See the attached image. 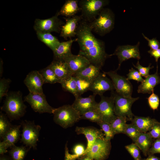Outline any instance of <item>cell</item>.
<instances>
[{
  "label": "cell",
  "instance_id": "cell-35",
  "mask_svg": "<svg viewBox=\"0 0 160 160\" xmlns=\"http://www.w3.org/2000/svg\"><path fill=\"white\" fill-rule=\"evenodd\" d=\"M75 77L76 81L77 93L79 96H81L90 90L92 82L80 78Z\"/></svg>",
  "mask_w": 160,
  "mask_h": 160
},
{
  "label": "cell",
  "instance_id": "cell-38",
  "mask_svg": "<svg viewBox=\"0 0 160 160\" xmlns=\"http://www.w3.org/2000/svg\"><path fill=\"white\" fill-rule=\"evenodd\" d=\"M11 82V80L4 78L0 79V102L1 101L3 97L6 96L8 93L9 85Z\"/></svg>",
  "mask_w": 160,
  "mask_h": 160
},
{
  "label": "cell",
  "instance_id": "cell-7",
  "mask_svg": "<svg viewBox=\"0 0 160 160\" xmlns=\"http://www.w3.org/2000/svg\"><path fill=\"white\" fill-rule=\"evenodd\" d=\"M22 127L21 140L25 146L36 149L39 140L41 127L34 121L25 120L21 123Z\"/></svg>",
  "mask_w": 160,
  "mask_h": 160
},
{
  "label": "cell",
  "instance_id": "cell-11",
  "mask_svg": "<svg viewBox=\"0 0 160 160\" xmlns=\"http://www.w3.org/2000/svg\"><path fill=\"white\" fill-rule=\"evenodd\" d=\"M56 15L45 19H36L33 26L36 33H50L55 32L60 33L62 26L64 23Z\"/></svg>",
  "mask_w": 160,
  "mask_h": 160
},
{
  "label": "cell",
  "instance_id": "cell-34",
  "mask_svg": "<svg viewBox=\"0 0 160 160\" xmlns=\"http://www.w3.org/2000/svg\"><path fill=\"white\" fill-rule=\"evenodd\" d=\"M26 146L23 145L17 146L14 145L11 148L10 154L13 160H23L28 149Z\"/></svg>",
  "mask_w": 160,
  "mask_h": 160
},
{
  "label": "cell",
  "instance_id": "cell-53",
  "mask_svg": "<svg viewBox=\"0 0 160 160\" xmlns=\"http://www.w3.org/2000/svg\"><path fill=\"white\" fill-rule=\"evenodd\" d=\"M1 160H8L7 159H6L3 158V159H2Z\"/></svg>",
  "mask_w": 160,
  "mask_h": 160
},
{
  "label": "cell",
  "instance_id": "cell-4",
  "mask_svg": "<svg viewBox=\"0 0 160 160\" xmlns=\"http://www.w3.org/2000/svg\"><path fill=\"white\" fill-rule=\"evenodd\" d=\"M89 23L92 30L98 35L103 36L111 31L114 27V14L110 9L104 8L98 17Z\"/></svg>",
  "mask_w": 160,
  "mask_h": 160
},
{
  "label": "cell",
  "instance_id": "cell-29",
  "mask_svg": "<svg viewBox=\"0 0 160 160\" xmlns=\"http://www.w3.org/2000/svg\"><path fill=\"white\" fill-rule=\"evenodd\" d=\"M60 84L64 91L72 93L75 97L79 96L77 93L76 81L75 76H71L62 81Z\"/></svg>",
  "mask_w": 160,
  "mask_h": 160
},
{
  "label": "cell",
  "instance_id": "cell-46",
  "mask_svg": "<svg viewBox=\"0 0 160 160\" xmlns=\"http://www.w3.org/2000/svg\"><path fill=\"white\" fill-rule=\"evenodd\" d=\"M86 149L83 145L81 144L76 145L73 148L74 154L79 157L83 156L85 153Z\"/></svg>",
  "mask_w": 160,
  "mask_h": 160
},
{
  "label": "cell",
  "instance_id": "cell-30",
  "mask_svg": "<svg viewBox=\"0 0 160 160\" xmlns=\"http://www.w3.org/2000/svg\"><path fill=\"white\" fill-rule=\"evenodd\" d=\"M39 71L43 79L44 84H54L57 83H60V81L57 77L49 65Z\"/></svg>",
  "mask_w": 160,
  "mask_h": 160
},
{
  "label": "cell",
  "instance_id": "cell-49",
  "mask_svg": "<svg viewBox=\"0 0 160 160\" xmlns=\"http://www.w3.org/2000/svg\"><path fill=\"white\" fill-rule=\"evenodd\" d=\"M7 147L5 144L2 141L0 142V154H3L7 152Z\"/></svg>",
  "mask_w": 160,
  "mask_h": 160
},
{
  "label": "cell",
  "instance_id": "cell-33",
  "mask_svg": "<svg viewBox=\"0 0 160 160\" xmlns=\"http://www.w3.org/2000/svg\"><path fill=\"white\" fill-rule=\"evenodd\" d=\"M80 119L88 120L97 124L103 121L101 115L97 108L87 111L81 116Z\"/></svg>",
  "mask_w": 160,
  "mask_h": 160
},
{
  "label": "cell",
  "instance_id": "cell-28",
  "mask_svg": "<svg viewBox=\"0 0 160 160\" xmlns=\"http://www.w3.org/2000/svg\"><path fill=\"white\" fill-rule=\"evenodd\" d=\"M36 35L38 39L43 42L54 51L60 42L55 36L51 33L37 32Z\"/></svg>",
  "mask_w": 160,
  "mask_h": 160
},
{
  "label": "cell",
  "instance_id": "cell-40",
  "mask_svg": "<svg viewBox=\"0 0 160 160\" xmlns=\"http://www.w3.org/2000/svg\"><path fill=\"white\" fill-rule=\"evenodd\" d=\"M148 105L153 110H157L159 104V99L158 96L153 91L150 96L147 98Z\"/></svg>",
  "mask_w": 160,
  "mask_h": 160
},
{
  "label": "cell",
  "instance_id": "cell-45",
  "mask_svg": "<svg viewBox=\"0 0 160 160\" xmlns=\"http://www.w3.org/2000/svg\"><path fill=\"white\" fill-rule=\"evenodd\" d=\"M156 153H160V139L156 140L152 144L148 155H153Z\"/></svg>",
  "mask_w": 160,
  "mask_h": 160
},
{
  "label": "cell",
  "instance_id": "cell-20",
  "mask_svg": "<svg viewBox=\"0 0 160 160\" xmlns=\"http://www.w3.org/2000/svg\"><path fill=\"white\" fill-rule=\"evenodd\" d=\"M158 69L157 65L156 72L154 74L149 75L138 86V93L150 94L154 91L155 87L160 83V76L158 73Z\"/></svg>",
  "mask_w": 160,
  "mask_h": 160
},
{
  "label": "cell",
  "instance_id": "cell-39",
  "mask_svg": "<svg viewBox=\"0 0 160 160\" xmlns=\"http://www.w3.org/2000/svg\"><path fill=\"white\" fill-rule=\"evenodd\" d=\"M125 148L135 160H141L140 149L134 143L125 146Z\"/></svg>",
  "mask_w": 160,
  "mask_h": 160
},
{
  "label": "cell",
  "instance_id": "cell-37",
  "mask_svg": "<svg viewBox=\"0 0 160 160\" xmlns=\"http://www.w3.org/2000/svg\"><path fill=\"white\" fill-rule=\"evenodd\" d=\"M101 129L104 132L105 139L110 140L113 139L115 135L111 127L110 124L103 121L97 124Z\"/></svg>",
  "mask_w": 160,
  "mask_h": 160
},
{
  "label": "cell",
  "instance_id": "cell-27",
  "mask_svg": "<svg viewBox=\"0 0 160 160\" xmlns=\"http://www.w3.org/2000/svg\"><path fill=\"white\" fill-rule=\"evenodd\" d=\"M149 132H141L136 141L134 143L142 152L147 156L152 145V139Z\"/></svg>",
  "mask_w": 160,
  "mask_h": 160
},
{
  "label": "cell",
  "instance_id": "cell-41",
  "mask_svg": "<svg viewBox=\"0 0 160 160\" xmlns=\"http://www.w3.org/2000/svg\"><path fill=\"white\" fill-rule=\"evenodd\" d=\"M127 76V79L129 80H133L142 83L144 80L139 71L132 68L129 70V72Z\"/></svg>",
  "mask_w": 160,
  "mask_h": 160
},
{
  "label": "cell",
  "instance_id": "cell-50",
  "mask_svg": "<svg viewBox=\"0 0 160 160\" xmlns=\"http://www.w3.org/2000/svg\"><path fill=\"white\" fill-rule=\"evenodd\" d=\"M143 160H160L159 158L153 155H149L145 159H144Z\"/></svg>",
  "mask_w": 160,
  "mask_h": 160
},
{
  "label": "cell",
  "instance_id": "cell-6",
  "mask_svg": "<svg viewBox=\"0 0 160 160\" xmlns=\"http://www.w3.org/2000/svg\"><path fill=\"white\" fill-rule=\"evenodd\" d=\"M111 92L114 96V111L116 116L124 117L127 121H131L134 116L132 111V106L139 97H127L119 94L116 91Z\"/></svg>",
  "mask_w": 160,
  "mask_h": 160
},
{
  "label": "cell",
  "instance_id": "cell-2",
  "mask_svg": "<svg viewBox=\"0 0 160 160\" xmlns=\"http://www.w3.org/2000/svg\"><path fill=\"white\" fill-rule=\"evenodd\" d=\"M22 95L20 91L8 92L1 107L11 121L19 119L26 113L27 106L23 100Z\"/></svg>",
  "mask_w": 160,
  "mask_h": 160
},
{
  "label": "cell",
  "instance_id": "cell-9",
  "mask_svg": "<svg viewBox=\"0 0 160 160\" xmlns=\"http://www.w3.org/2000/svg\"><path fill=\"white\" fill-rule=\"evenodd\" d=\"M111 148L110 140L105 138H98L84 155L93 160H105L108 157Z\"/></svg>",
  "mask_w": 160,
  "mask_h": 160
},
{
  "label": "cell",
  "instance_id": "cell-36",
  "mask_svg": "<svg viewBox=\"0 0 160 160\" xmlns=\"http://www.w3.org/2000/svg\"><path fill=\"white\" fill-rule=\"evenodd\" d=\"M141 132L133 124H126L123 134L129 137L135 143Z\"/></svg>",
  "mask_w": 160,
  "mask_h": 160
},
{
  "label": "cell",
  "instance_id": "cell-42",
  "mask_svg": "<svg viewBox=\"0 0 160 160\" xmlns=\"http://www.w3.org/2000/svg\"><path fill=\"white\" fill-rule=\"evenodd\" d=\"M132 64L133 66L137 69L141 76L145 78L149 75L150 70L153 68L154 67L153 66L151 67V63L149 64L148 66L147 67H143L140 64L139 60L137 62L136 65H135L133 63H132Z\"/></svg>",
  "mask_w": 160,
  "mask_h": 160
},
{
  "label": "cell",
  "instance_id": "cell-52",
  "mask_svg": "<svg viewBox=\"0 0 160 160\" xmlns=\"http://www.w3.org/2000/svg\"><path fill=\"white\" fill-rule=\"evenodd\" d=\"M83 156L84 157L81 159L80 160H93L86 155H83Z\"/></svg>",
  "mask_w": 160,
  "mask_h": 160
},
{
  "label": "cell",
  "instance_id": "cell-32",
  "mask_svg": "<svg viewBox=\"0 0 160 160\" xmlns=\"http://www.w3.org/2000/svg\"><path fill=\"white\" fill-rule=\"evenodd\" d=\"M6 114L0 111V138L1 141L13 125L8 120Z\"/></svg>",
  "mask_w": 160,
  "mask_h": 160
},
{
  "label": "cell",
  "instance_id": "cell-26",
  "mask_svg": "<svg viewBox=\"0 0 160 160\" xmlns=\"http://www.w3.org/2000/svg\"><path fill=\"white\" fill-rule=\"evenodd\" d=\"M101 69L97 66L90 64L80 72L74 74L73 76L92 82L99 74Z\"/></svg>",
  "mask_w": 160,
  "mask_h": 160
},
{
  "label": "cell",
  "instance_id": "cell-31",
  "mask_svg": "<svg viewBox=\"0 0 160 160\" xmlns=\"http://www.w3.org/2000/svg\"><path fill=\"white\" fill-rule=\"evenodd\" d=\"M127 121L124 117L116 116L111 122L110 124L115 135L123 133Z\"/></svg>",
  "mask_w": 160,
  "mask_h": 160
},
{
  "label": "cell",
  "instance_id": "cell-44",
  "mask_svg": "<svg viewBox=\"0 0 160 160\" xmlns=\"http://www.w3.org/2000/svg\"><path fill=\"white\" fill-rule=\"evenodd\" d=\"M142 34L144 38L148 41V46L151 49L156 50L160 48V43L156 38L149 39L143 33Z\"/></svg>",
  "mask_w": 160,
  "mask_h": 160
},
{
  "label": "cell",
  "instance_id": "cell-47",
  "mask_svg": "<svg viewBox=\"0 0 160 160\" xmlns=\"http://www.w3.org/2000/svg\"><path fill=\"white\" fill-rule=\"evenodd\" d=\"M151 57H153L157 63L160 57V48L156 50L150 49L148 51Z\"/></svg>",
  "mask_w": 160,
  "mask_h": 160
},
{
  "label": "cell",
  "instance_id": "cell-19",
  "mask_svg": "<svg viewBox=\"0 0 160 160\" xmlns=\"http://www.w3.org/2000/svg\"><path fill=\"white\" fill-rule=\"evenodd\" d=\"M63 62L67 64L73 75L80 72L91 64L85 57L79 54L77 55L72 54L65 59Z\"/></svg>",
  "mask_w": 160,
  "mask_h": 160
},
{
  "label": "cell",
  "instance_id": "cell-12",
  "mask_svg": "<svg viewBox=\"0 0 160 160\" xmlns=\"http://www.w3.org/2000/svg\"><path fill=\"white\" fill-rule=\"evenodd\" d=\"M140 42L135 45H126L119 46L116 48L114 52L110 55V56L116 55L119 60L118 67L116 71L120 68L122 63L131 58L136 59L139 60L141 58L139 49Z\"/></svg>",
  "mask_w": 160,
  "mask_h": 160
},
{
  "label": "cell",
  "instance_id": "cell-14",
  "mask_svg": "<svg viewBox=\"0 0 160 160\" xmlns=\"http://www.w3.org/2000/svg\"><path fill=\"white\" fill-rule=\"evenodd\" d=\"M114 90L112 81L103 72V73L100 72L93 81L89 90L92 91L93 94L100 96L107 91H112Z\"/></svg>",
  "mask_w": 160,
  "mask_h": 160
},
{
  "label": "cell",
  "instance_id": "cell-16",
  "mask_svg": "<svg viewBox=\"0 0 160 160\" xmlns=\"http://www.w3.org/2000/svg\"><path fill=\"white\" fill-rule=\"evenodd\" d=\"M75 131L78 135H84L87 139V146L84 155L89 150L97 139L105 138L104 134L102 129L93 127H76Z\"/></svg>",
  "mask_w": 160,
  "mask_h": 160
},
{
  "label": "cell",
  "instance_id": "cell-13",
  "mask_svg": "<svg viewBox=\"0 0 160 160\" xmlns=\"http://www.w3.org/2000/svg\"><path fill=\"white\" fill-rule=\"evenodd\" d=\"M101 99L97 103V108L101 113L103 121L110 124L116 117L114 111V98L111 92L110 97L100 96Z\"/></svg>",
  "mask_w": 160,
  "mask_h": 160
},
{
  "label": "cell",
  "instance_id": "cell-17",
  "mask_svg": "<svg viewBox=\"0 0 160 160\" xmlns=\"http://www.w3.org/2000/svg\"><path fill=\"white\" fill-rule=\"evenodd\" d=\"M96 96L94 94L85 97L79 96L75 97V100L72 105L81 116L86 112L97 108L98 103L95 100Z\"/></svg>",
  "mask_w": 160,
  "mask_h": 160
},
{
  "label": "cell",
  "instance_id": "cell-15",
  "mask_svg": "<svg viewBox=\"0 0 160 160\" xmlns=\"http://www.w3.org/2000/svg\"><path fill=\"white\" fill-rule=\"evenodd\" d=\"M24 83L29 92L43 94L42 86L44 84L43 79L39 71L33 70L26 76Z\"/></svg>",
  "mask_w": 160,
  "mask_h": 160
},
{
  "label": "cell",
  "instance_id": "cell-18",
  "mask_svg": "<svg viewBox=\"0 0 160 160\" xmlns=\"http://www.w3.org/2000/svg\"><path fill=\"white\" fill-rule=\"evenodd\" d=\"M64 19L65 23L62 26L60 36L67 40L68 38L71 39L76 36L78 25L83 18L81 15H76Z\"/></svg>",
  "mask_w": 160,
  "mask_h": 160
},
{
  "label": "cell",
  "instance_id": "cell-51",
  "mask_svg": "<svg viewBox=\"0 0 160 160\" xmlns=\"http://www.w3.org/2000/svg\"><path fill=\"white\" fill-rule=\"evenodd\" d=\"M3 72V62L2 60L0 61V78L2 76Z\"/></svg>",
  "mask_w": 160,
  "mask_h": 160
},
{
  "label": "cell",
  "instance_id": "cell-5",
  "mask_svg": "<svg viewBox=\"0 0 160 160\" xmlns=\"http://www.w3.org/2000/svg\"><path fill=\"white\" fill-rule=\"evenodd\" d=\"M108 0H81L79 1L83 19L89 23L94 21L104 7L109 4Z\"/></svg>",
  "mask_w": 160,
  "mask_h": 160
},
{
  "label": "cell",
  "instance_id": "cell-48",
  "mask_svg": "<svg viewBox=\"0 0 160 160\" xmlns=\"http://www.w3.org/2000/svg\"><path fill=\"white\" fill-rule=\"evenodd\" d=\"M78 158V156L74 154H71L69 153L66 143L65 145V160H75Z\"/></svg>",
  "mask_w": 160,
  "mask_h": 160
},
{
  "label": "cell",
  "instance_id": "cell-8",
  "mask_svg": "<svg viewBox=\"0 0 160 160\" xmlns=\"http://www.w3.org/2000/svg\"><path fill=\"white\" fill-rule=\"evenodd\" d=\"M24 101L28 103L33 110L40 113L53 114L55 108L48 103L44 93L41 94L29 92L24 97Z\"/></svg>",
  "mask_w": 160,
  "mask_h": 160
},
{
  "label": "cell",
  "instance_id": "cell-23",
  "mask_svg": "<svg viewBox=\"0 0 160 160\" xmlns=\"http://www.w3.org/2000/svg\"><path fill=\"white\" fill-rule=\"evenodd\" d=\"M81 11L78 0H68L56 14L58 16L60 15L66 17H70L76 15Z\"/></svg>",
  "mask_w": 160,
  "mask_h": 160
},
{
  "label": "cell",
  "instance_id": "cell-10",
  "mask_svg": "<svg viewBox=\"0 0 160 160\" xmlns=\"http://www.w3.org/2000/svg\"><path fill=\"white\" fill-rule=\"evenodd\" d=\"M104 72L111 79L117 93L124 97H132V85L127 78L118 74L116 71Z\"/></svg>",
  "mask_w": 160,
  "mask_h": 160
},
{
  "label": "cell",
  "instance_id": "cell-22",
  "mask_svg": "<svg viewBox=\"0 0 160 160\" xmlns=\"http://www.w3.org/2000/svg\"><path fill=\"white\" fill-rule=\"evenodd\" d=\"M49 65L61 82L73 75L67 64L64 62L53 60Z\"/></svg>",
  "mask_w": 160,
  "mask_h": 160
},
{
  "label": "cell",
  "instance_id": "cell-25",
  "mask_svg": "<svg viewBox=\"0 0 160 160\" xmlns=\"http://www.w3.org/2000/svg\"><path fill=\"white\" fill-rule=\"evenodd\" d=\"M21 127V124L13 125L1 141L4 142L8 148L12 147L19 140Z\"/></svg>",
  "mask_w": 160,
  "mask_h": 160
},
{
  "label": "cell",
  "instance_id": "cell-3",
  "mask_svg": "<svg viewBox=\"0 0 160 160\" xmlns=\"http://www.w3.org/2000/svg\"><path fill=\"white\" fill-rule=\"evenodd\" d=\"M53 114L54 122L65 129L73 126L80 120L81 116L79 113L70 105L55 108Z\"/></svg>",
  "mask_w": 160,
  "mask_h": 160
},
{
  "label": "cell",
  "instance_id": "cell-21",
  "mask_svg": "<svg viewBox=\"0 0 160 160\" xmlns=\"http://www.w3.org/2000/svg\"><path fill=\"white\" fill-rule=\"evenodd\" d=\"M75 41H77L76 38L60 42L53 51L54 60L63 62L65 59L72 55L73 54L71 52V47L73 43Z\"/></svg>",
  "mask_w": 160,
  "mask_h": 160
},
{
  "label": "cell",
  "instance_id": "cell-1",
  "mask_svg": "<svg viewBox=\"0 0 160 160\" xmlns=\"http://www.w3.org/2000/svg\"><path fill=\"white\" fill-rule=\"evenodd\" d=\"M92 31L89 22L83 19L79 22L76 36L79 47L78 54L101 69L106 59L111 56L105 52L104 42L96 38Z\"/></svg>",
  "mask_w": 160,
  "mask_h": 160
},
{
  "label": "cell",
  "instance_id": "cell-43",
  "mask_svg": "<svg viewBox=\"0 0 160 160\" xmlns=\"http://www.w3.org/2000/svg\"><path fill=\"white\" fill-rule=\"evenodd\" d=\"M148 132L152 138L156 139L160 138V123L157 121Z\"/></svg>",
  "mask_w": 160,
  "mask_h": 160
},
{
  "label": "cell",
  "instance_id": "cell-24",
  "mask_svg": "<svg viewBox=\"0 0 160 160\" xmlns=\"http://www.w3.org/2000/svg\"><path fill=\"white\" fill-rule=\"evenodd\" d=\"M157 121L149 117H142L135 116L132 123L134 124L141 132H147L152 129L155 123Z\"/></svg>",
  "mask_w": 160,
  "mask_h": 160
}]
</instances>
